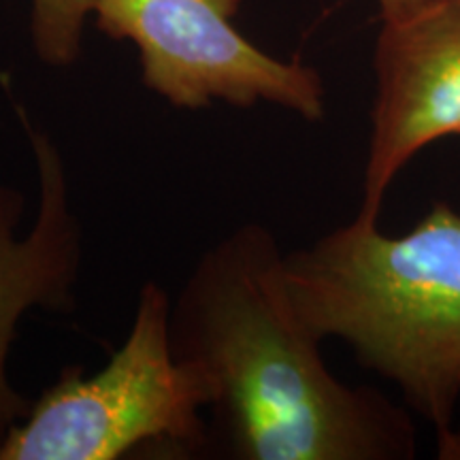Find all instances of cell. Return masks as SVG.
Returning <instances> with one entry per match:
<instances>
[{
    "label": "cell",
    "instance_id": "2",
    "mask_svg": "<svg viewBox=\"0 0 460 460\" xmlns=\"http://www.w3.org/2000/svg\"><path fill=\"white\" fill-rule=\"evenodd\" d=\"M284 271L309 329L390 379L439 458L460 460V214L437 203L402 237L356 216L286 254Z\"/></svg>",
    "mask_w": 460,
    "mask_h": 460
},
{
    "label": "cell",
    "instance_id": "8",
    "mask_svg": "<svg viewBox=\"0 0 460 460\" xmlns=\"http://www.w3.org/2000/svg\"><path fill=\"white\" fill-rule=\"evenodd\" d=\"M379 7V15L384 17H394L401 13H407V11L422 7V4L433 3V0H376Z\"/></svg>",
    "mask_w": 460,
    "mask_h": 460
},
{
    "label": "cell",
    "instance_id": "3",
    "mask_svg": "<svg viewBox=\"0 0 460 460\" xmlns=\"http://www.w3.org/2000/svg\"><path fill=\"white\" fill-rule=\"evenodd\" d=\"M172 298L146 281L124 343L94 376L68 365L9 430L0 460H119L137 450L205 456L209 390L172 354Z\"/></svg>",
    "mask_w": 460,
    "mask_h": 460
},
{
    "label": "cell",
    "instance_id": "4",
    "mask_svg": "<svg viewBox=\"0 0 460 460\" xmlns=\"http://www.w3.org/2000/svg\"><path fill=\"white\" fill-rule=\"evenodd\" d=\"M241 0H94L96 26L139 48L143 84L171 107L214 101L247 109L271 102L318 122L326 111L320 73L258 49L233 24Z\"/></svg>",
    "mask_w": 460,
    "mask_h": 460
},
{
    "label": "cell",
    "instance_id": "6",
    "mask_svg": "<svg viewBox=\"0 0 460 460\" xmlns=\"http://www.w3.org/2000/svg\"><path fill=\"white\" fill-rule=\"evenodd\" d=\"M39 177V207L32 228L17 237L26 197L0 183V446L28 416L32 402L9 379V354L17 324L31 309L68 314L84 256V233L75 216L66 164L49 132L34 126L17 107Z\"/></svg>",
    "mask_w": 460,
    "mask_h": 460
},
{
    "label": "cell",
    "instance_id": "7",
    "mask_svg": "<svg viewBox=\"0 0 460 460\" xmlns=\"http://www.w3.org/2000/svg\"><path fill=\"white\" fill-rule=\"evenodd\" d=\"M94 0H32L31 34L41 62L68 66L82 54L84 26Z\"/></svg>",
    "mask_w": 460,
    "mask_h": 460
},
{
    "label": "cell",
    "instance_id": "5",
    "mask_svg": "<svg viewBox=\"0 0 460 460\" xmlns=\"http://www.w3.org/2000/svg\"><path fill=\"white\" fill-rule=\"evenodd\" d=\"M358 217L379 220L396 175L420 149L460 135V0L384 17Z\"/></svg>",
    "mask_w": 460,
    "mask_h": 460
},
{
    "label": "cell",
    "instance_id": "1",
    "mask_svg": "<svg viewBox=\"0 0 460 460\" xmlns=\"http://www.w3.org/2000/svg\"><path fill=\"white\" fill-rule=\"evenodd\" d=\"M262 224L205 252L171 303L172 354L209 390V456L233 460H402L416 429L373 388L332 376L322 339L286 284Z\"/></svg>",
    "mask_w": 460,
    "mask_h": 460
}]
</instances>
